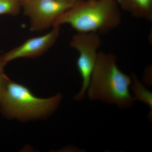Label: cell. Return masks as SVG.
I'll use <instances>...</instances> for the list:
<instances>
[{
	"instance_id": "obj_1",
	"label": "cell",
	"mask_w": 152,
	"mask_h": 152,
	"mask_svg": "<svg viewBox=\"0 0 152 152\" xmlns=\"http://www.w3.org/2000/svg\"><path fill=\"white\" fill-rule=\"evenodd\" d=\"M112 53L99 52L88 88L91 100L115 104L121 108L133 105L135 99L129 91L132 77L121 72Z\"/></svg>"
},
{
	"instance_id": "obj_2",
	"label": "cell",
	"mask_w": 152,
	"mask_h": 152,
	"mask_svg": "<svg viewBox=\"0 0 152 152\" xmlns=\"http://www.w3.org/2000/svg\"><path fill=\"white\" fill-rule=\"evenodd\" d=\"M121 22L116 0L81 1L60 15L53 27L70 25L77 32L106 34L116 28Z\"/></svg>"
},
{
	"instance_id": "obj_3",
	"label": "cell",
	"mask_w": 152,
	"mask_h": 152,
	"mask_svg": "<svg viewBox=\"0 0 152 152\" xmlns=\"http://www.w3.org/2000/svg\"><path fill=\"white\" fill-rule=\"evenodd\" d=\"M62 98L60 94L37 97L26 86L10 80L0 99V112L7 118L23 121L45 118L56 110Z\"/></svg>"
},
{
	"instance_id": "obj_4",
	"label": "cell",
	"mask_w": 152,
	"mask_h": 152,
	"mask_svg": "<svg viewBox=\"0 0 152 152\" xmlns=\"http://www.w3.org/2000/svg\"><path fill=\"white\" fill-rule=\"evenodd\" d=\"M99 35L95 33L77 32L73 36L71 41L70 46L79 53L77 66L83 80L81 89L75 96L76 100L83 99L88 88L101 46Z\"/></svg>"
},
{
	"instance_id": "obj_5",
	"label": "cell",
	"mask_w": 152,
	"mask_h": 152,
	"mask_svg": "<svg viewBox=\"0 0 152 152\" xmlns=\"http://www.w3.org/2000/svg\"><path fill=\"white\" fill-rule=\"evenodd\" d=\"M73 5L56 0H32L23 6L24 15L30 19L31 30L39 31L53 26L57 19Z\"/></svg>"
},
{
	"instance_id": "obj_6",
	"label": "cell",
	"mask_w": 152,
	"mask_h": 152,
	"mask_svg": "<svg viewBox=\"0 0 152 152\" xmlns=\"http://www.w3.org/2000/svg\"><path fill=\"white\" fill-rule=\"evenodd\" d=\"M53 27V29L47 34L30 38L0 57L7 64L9 62L16 59L37 58L42 56L55 44L59 36L60 26Z\"/></svg>"
},
{
	"instance_id": "obj_7",
	"label": "cell",
	"mask_w": 152,
	"mask_h": 152,
	"mask_svg": "<svg viewBox=\"0 0 152 152\" xmlns=\"http://www.w3.org/2000/svg\"><path fill=\"white\" fill-rule=\"evenodd\" d=\"M120 8L137 18L152 21V0H116Z\"/></svg>"
},
{
	"instance_id": "obj_8",
	"label": "cell",
	"mask_w": 152,
	"mask_h": 152,
	"mask_svg": "<svg viewBox=\"0 0 152 152\" xmlns=\"http://www.w3.org/2000/svg\"><path fill=\"white\" fill-rule=\"evenodd\" d=\"M132 91L134 95L135 100H139L146 104L152 113V94L143 86L134 73L132 75Z\"/></svg>"
},
{
	"instance_id": "obj_9",
	"label": "cell",
	"mask_w": 152,
	"mask_h": 152,
	"mask_svg": "<svg viewBox=\"0 0 152 152\" xmlns=\"http://www.w3.org/2000/svg\"><path fill=\"white\" fill-rule=\"evenodd\" d=\"M20 6L19 0H0V15H16Z\"/></svg>"
},
{
	"instance_id": "obj_10",
	"label": "cell",
	"mask_w": 152,
	"mask_h": 152,
	"mask_svg": "<svg viewBox=\"0 0 152 152\" xmlns=\"http://www.w3.org/2000/svg\"><path fill=\"white\" fill-rule=\"evenodd\" d=\"M6 65L0 57V99L5 89L8 82L10 80L4 72V68Z\"/></svg>"
},
{
	"instance_id": "obj_11",
	"label": "cell",
	"mask_w": 152,
	"mask_h": 152,
	"mask_svg": "<svg viewBox=\"0 0 152 152\" xmlns=\"http://www.w3.org/2000/svg\"><path fill=\"white\" fill-rule=\"evenodd\" d=\"M31 1L32 0H19V1L20 6H23L27 3Z\"/></svg>"
},
{
	"instance_id": "obj_12",
	"label": "cell",
	"mask_w": 152,
	"mask_h": 152,
	"mask_svg": "<svg viewBox=\"0 0 152 152\" xmlns=\"http://www.w3.org/2000/svg\"><path fill=\"white\" fill-rule=\"evenodd\" d=\"M82 0H69V2L72 3V4H74L75 3L81 1Z\"/></svg>"
},
{
	"instance_id": "obj_13",
	"label": "cell",
	"mask_w": 152,
	"mask_h": 152,
	"mask_svg": "<svg viewBox=\"0 0 152 152\" xmlns=\"http://www.w3.org/2000/svg\"><path fill=\"white\" fill-rule=\"evenodd\" d=\"M56 1H59L61 2H69V0H56Z\"/></svg>"
},
{
	"instance_id": "obj_14",
	"label": "cell",
	"mask_w": 152,
	"mask_h": 152,
	"mask_svg": "<svg viewBox=\"0 0 152 152\" xmlns=\"http://www.w3.org/2000/svg\"><path fill=\"white\" fill-rule=\"evenodd\" d=\"M91 1H99V0H91Z\"/></svg>"
}]
</instances>
